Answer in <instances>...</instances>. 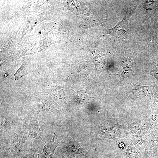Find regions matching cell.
Wrapping results in <instances>:
<instances>
[{"mask_svg": "<svg viewBox=\"0 0 158 158\" xmlns=\"http://www.w3.org/2000/svg\"><path fill=\"white\" fill-rule=\"evenodd\" d=\"M5 133L6 141L1 144V156H18L32 146L31 140L24 125L13 128Z\"/></svg>", "mask_w": 158, "mask_h": 158, "instance_id": "obj_1", "label": "cell"}, {"mask_svg": "<svg viewBox=\"0 0 158 158\" xmlns=\"http://www.w3.org/2000/svg\"><path fill=\"white\" fill-rule=\"evenodd\" d=\"M132 83L128 87L126 92L129 99L135 101L158 102V94L155 90L156 84L144 86Z\"/></svg>", "mask_w": 158, "mask_h": 158, "instance_id": "obj_2", "label": "cell"}, {"mask_svg": "<svg viewBox=\"0 0 158 158\" xmlns=\"http://www.w3.org/2000/svg\"><path fill=\"white\" fill-rule=\"evenodd\" d=\"M59 146L62 158H74L88 154L80 143L73 140L68 134L64 135Z\"/></svg>", "mask_w": 158, "mask_h": 158, "instance_id": "obj_3", "label": "cell"}, {"mask_svg": "<svg viewBox=\"0 0 158 158\" xmlns=\"http://www.w3.org/2000/svg\"><path fill=\"white\" fill-rule=\"evenodd\" d=\"M133 11V9L129 8L122 20L114 27L106 30L104 34L114 36L118 40L121 45H126L128 36V21Z\"/></svg>", "mask_w": 158, "mask_h": 158, "instance_id": "obj_4", "label": "cell"}, {"mask_svg": "<svg viewBox=\"0 0 158 158\" xmlns=\"http://www.w3.org/2000/svg\"><path fill=\"white\" fill-rule=\"evenodd\" d=\"M24 126L27 131L30 140L34 138L44 142L45 138L40 127L38 114L32 110L24 118Z\"/></svg>", "mask_w": 158, "mask_h": 158, "instance_id": "obj_5", "label": "cell"}, {"mask_svg": "<svg viewBox=\"0 0 158 158\" xmlns=\"http://www.w3.org/2000/svg\"><path fill=\"white\" fill-rule=\"evenodd\" d=\"M123 126L118 124H109L103 123L96 128L97 135L118 141L121 139L124 135Z\"/></svg>", "mask_w": 158, "mask_h": 158, "instance_id": "obj_6", "label": "cell"}, {"mask_svg": "<svg viewBox=\"0 0 158 158\" xmlns=\"http://www.w3.org/2000/svg\"><path fill=\"white\" fill-rule=\"evenodd\" d=\"M120 63L123 70L121 74H113L118 75L120 80L117 84L119 86L131 83L135 69V62L132 58L127 56L121 58Z\"/></svg>", "mask_w": 158, "mask_h": 158, "instance_id": "obj_7", "label": "cell"}, {"mask_svg": "<svg viewBox=\"0 0 158 158\" xmlns=\"http://www.w3.org/2000/svg\"><path fill=\"white\" fill-rule=\"evenodd\" d=\"M113 17L103 19L90 10L87 13L79 16V24L80 26L84 29L99 25L105 26L106 23Z\"/></svg>", "mask_w": 158, "mask_h": 158, "instance_id": "obj_8", "label": "cell"}, {"mask_svg": "<svg viewBox=\"0 0 158 158\" xmlns=\"http://www.w3.org/2000/svg\"><path fill=\"white\" fill-rule=\"evenodd\" d=\"M60 110L59 106L49 95L43 96L37 101L33 105L32 109L38 114L43 111H48L57 114L59 113Z\"/></svg>", "mask_w": 158, "mask_h": 158, "instance_id": "obj_9", "label": "cell"}, {"mask_svg": "<svg viewBox=\"0 0 158 158\" xmlns=\"http://www.w3.org/2000/svg\"><path fill=\"white\" fill-rule=\"evenodd\" d=\"M150 130L149 142L144 152L145 158H158V130Z\"/></svg>", "mask_w": 158, "mask_h": 158, "instance_id": "obj_10", "label": "cell"}, {"mask_svg": "<svg viewBox=\"0 0 158 158\" xmlns=\"http://www.w3.org/2000/svg\"><path fill=\"white\" fill-rule=\"evenodd\" d=\"M125 131L132 132L141 135H149L150 130L148 125L145 122L138 121H128L123 126Z\"/></svg>", "mask_w": 158, "mask_h": 158, "instance_id": "obj_11", "label": "cell"}, {"mask_svg": "<svg viewBox=\"0 0 158 158\" xmlns=\"http://www.w3.org/2000/svg\"><path fill=\"white\" fill-rule=\"evenodd\" d=\"M24 119L7 116H1V133H4L13 128L23 125Z\"/></svg>", "mask_w": 158, "mask_h": 158, "instance_id": "obj_12", "label": "cell"}, {"mask_svg": "<svg viewBox=\"0 0 158 158\" xmlns=\"http://www.w3.org/2000/svg\"><path fill=\"white\" fill-rule=\"evenodd\" d=\"M63 87L64 86L62 85L54 86L50 89L48 93L60 107H65L67 104Z\"/></svg>", "mask_w": 158, "mask_h": 158, "instance_id": "obj_13", "label": "cell"}, {"mask_svg": "<svg viewBox=\"0 0 158 158\" xmlns=\"http://www.w3.org/2000/svg\"><path fill=\"white\" fill-rule=\"evenodd\" d=\"M126 136L127 139L140 150H143L149 142L150 134L149 135H138L135 133L126 132Z\"/></svg>", "mask_w": 158, "mask_h": 158, "instance_id": "obj_14", "label": "cell"}, {"mask_svg": "<svg viewBox=\"0 0 158 158\" xmlns=\"http://www.w3.org/2000/svg\"><path fill=\"white\" fill-rule=\"evenodd\" d=\"M93 54V59L94 60L96 67L99 73L105 71L107 68L108 61L109 58L111 55L110 53L105 54H102L99 51L97 47Z\"/></svg>", "mask_w": 158, "mask_h": 158, "instance_id": "obj_15", "label": "cell"}, {"mask_svg": "<svg viewBox=\"0 0 158 158\" xmlns=\"http://www.w3.org/2000/svg\"><path fill=\"white\" fill-rule=\"evenodd\" d=\"M145 122L149 126L158 130V105H151L150 109L147 111L145 116Z\"/></svg>", "mask_w": 158, "mask_h": 158, "instance_id": "obj_16", "label": "cell"}, {"mask_svg": "<svg viewBox=\"0 0 158 158\" xmlns=\"http://www.w3.org/2000/svg\"><path fill=\"white\" fill-rule=\"evenodd\" d=\"M118 146L128 158H142L138 150L126 140L120 141Z\"/></svg>", "mask_w": 158, "mask_h": 158, "instance_id": "obj_17", "label": "cell"}, {"mask_svg": "<svg viewBox=\"0 0 158 158\" xmlns=\"http://www.w3.org/2000/svg\"><path fill=\"white\" fill-rule=\"evenodd\" d=\"M56 134L54 133L51 140L45 143L43 151L37 154V158H53L54 151L56 147L59 146V142H54Z\"/></svg>", "mask_w": 158, "mask_h": 158, "instance_id": "obj_18", "label": "cell"}, {"mask_svg": "<svg viewBox=\"0 0 158 158\" xmlns=\"http://www.w3.org/2000/svg\"><path fill=\"white\" fill-rule=\"evenodd\" d=\"M146 55L149 59V64L148 68L143 71V73L153 76L158 82V61L149 54H147Z\"/></svg>", "mask_w": 158, "mask_h": 158, "instance_id": "obj_19", "label": "cell"}, {"mask_svg": "<svg viewBox=\"0 0 158 158\" xmlns=\"http://www.w3.org/2000/svg\"><path fill=\"white\" fill-rule=\"evenodd\" d=\"M37 150L38 148L32 146L19 156L14 158H34V155Z\"/></svg>", "mask_w": 158, "mask_h": 158, "instance_id": "obj_20", "label": "cell"}, {"mask_svg": "<svg viewBox=\"0 0 158 158\" xmlns=\"http://www.w3.org/2000/svg\"><path fill=\"white\" fill-rule=\"evenodd\" d=\"M25 64L23 63L20 68L16 72L14 75L15 80H18L23 76L25 72Z\"/></svg>", "mask_w": 158, "mask_h": 158, "instance_id": "obj_21", "label": "cell"}, {"mask_svg": "<svg viewBox=\"0 0 158 158\" xmlns=\"http://www.w3.org/2000/svg\"><path fill=\"white\" fill-rule=\"evenodd\" d=\"M85 91L81 90L80 91L76 92V95H77V100L79 102H84L85 100V97H84V95H83Z\"/></svg>", "mask_w": 158, "mask_h": 158, "instance_id": "obj_22", "label": "cell"}, {"mask_svg": "<svg viewBox=\"0 0 158 158\" xmlns=\"http://www.w3.org/2000/svg\"><path fill=\"white\" fill-rule=\"evenodd\" d=\"M153 38L154 42L158 45V20L156 23Z\"/></svg>", "mask_w": 158, "mask_h": 158, "instance_id": "obj_23", "label": "cell"}, {"mask_svg": "<svg viewBox=\"0 0 158 158\" xmlns=\"http://www.w3.org/2000/svg\"><path fill=\"white\" fill-rule=\"evenodd\" d=\"M74 158H96V156L92 155H87L86 156L79 157Z\"/></svg>", "mask_w": 158, "mask_h": 158, "instance_id": "obj_24", "label": "cell"}, {"mask_svg": "<svg viewBox=\"0 0 158 158\" xmlns=\"http://www.w3.org/2000/svg\"><path fill=\"white\" fill-rule=\"evenodd\" d=\"M156 8H157V10H158V1H157Z\"/></svg>", "mask_w": 158, "mask_h": 158, "instance_id": "obj_25", "label": "cell"}]
</instances>
